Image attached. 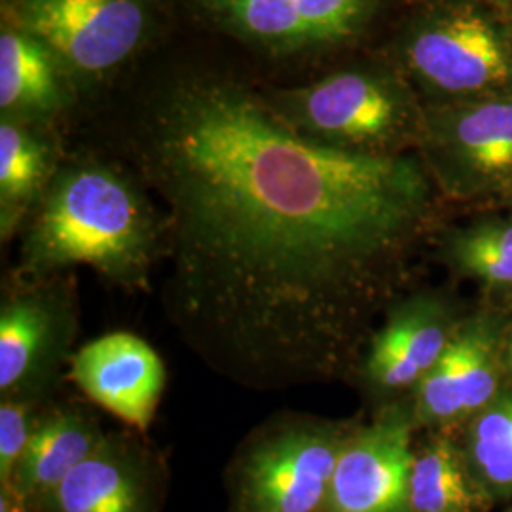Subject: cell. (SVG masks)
Wrapping results in <instances>:
<instances>
[{
  "label": "cell",
  "mask_w": 512,
  "mask_h": 512,
  "mask_svg": "<svg viewBox=\"0 0 512 512\" xmlns=\"http://www.w3.org/2000/svg\"><path fill=\"white\" fill-rule=\"evenodd\" d=\"M393 57L423 105L512 97V14L478 0H427Z\"/></svg>",
  "instance_id": "obj_3"
},
{
  "label": "cell",
  "mask_w": 512,
  "mask_h": 512,
  "mask_svg": "<svg viewBox=\"0 0 512 512\" xmlns=\"http://www.w3.org/2000/svg\"><path fill=\"white\" fill-rule=\"evenodd\" d=\"M469 459L480 484L495 495H512V389L499 391L476 414Z\"/></svg>",
  "instance_id": "obj_18"
},
{
  "label": "cell",
  "mask_w": 512,
  "mask_h": 512,
  "mask_svg": "<svg viewBox=\"0 0 512 512\" xmlns=\"http://www.w3.org/2000/svg\"><path fill=\"white\" fill-rule=\"evenodd\" d=\"M478 2L494 6V8L501 10V12H509V14L512 12V0H478Z\"/></svg>",
  "instance_id": "obj_23"
},
{
  "label": "cell",
  "mask_w": 512,
  "mask_h": 512,
  "mask_svg": "<svg viewBox=\"0 0 512 512\" xmlns=\"http://www.w3.org/2000/svg\"><path fill=\"white\" fill-rule=\"evenodd\" d=\"M92 423L74 412H59L42 421L19 459L8 486L19 501L46 499L101 444Z\"/></svg>",
  "instance_id": "obj_14"
},
{
  "label": "cell",
  "mask_w": 512,
  "mask_h": 512,
  "mask_svg": "<svg viewBox=\"0 0 512 512\" xmlns=\"http://www.w3.org/2000/svg\"><path fill=\"white\" fill-rule=\"evenodd\" d=\"M509 366H511V370H512V340H511V346H509Z\"/></svg>",
  "instance_id": "obj_24"
},
{
  "label": "cell",
  "mask_w": 512,
  "mask_h": 512,
  "mask_svg": "<svg viewBox=\"0 0 512 512\" xmlns=\"http://www.w3.org/2000/svg\"><path fill=\"white\" fill-rule=\"evenodd\" d=\"M54 148L31 122L2 116L0 122V228L10 236L19 220L55 177Z\"/></svg>",
  "instance_id": "obj_15"
},
{
  "label": "cell",
  "mask_w": 512,
  "mask_h": 512,
  "mask_svg": "<svg viewBox=\"0 0 512 512\" xmlns=\"http://www.w3.org/2000/svg\"><path fill=\"white\" fill-rule=\"evenodd\" d=\"M482 484L452 440H431L414 458L410 512H476L484 503Z\"/></svg>",
  "instance_id": "obj_16"
},
{
  "label": "cell",
  "mask_w": 512,
  "mask_h": 512,
  "mask_svg": "<svg viewBox=\"0 0 512 512\" xmlns=\"http://www.w3.org/2000/svg\"><path fill=\"white\" fill-rule=\"evenodd\" d=\"M135 160L164 202L171 323L205 365L262 391L342 370L433 209L421 158L319 145L220 80L165 92Z\"/></svg>",
  "instance_id": "obj_1"
},
{
  "label": "cell",
  "mask_w": 512,
  "mask_h": 512,
  "mask_svg": "<svg viewBox=\"0 0 512 512\" xmlns=\"http://www.w3.org/2000/svg\"><path fill=\"white\" fill-rule=\"evenodd\" d=\"M509 200H511V207H512V194L509 196Z\"/></svg>",
  "instance_id": "obj_25"
},
{
  "label": "cell",
  "mask_w": 512,
  "mask_h": 512,
  "mask_svg": "<svg viewBox=\"0 0 512 512\" xmlns=\"http://www.w3.org/2000/svg\"><path fill=\"white\" fill-rule=\"evenodd\" d=\"M73 78L33 35L2 19L0 109L23 122L44 120L73 101Z\"/></svg>",
  "instance_id": "obj_12"
},
{
  "label": "cell",
  "mask_w": 512,
  "mask_h": 512,
  "mask_svg": "<svg viewBox=\"0 0 512 512\" xmlns=\"http://www.w3.org/2000/svg\"><path fill=\"white\" fill-rule=\"evenodd\" d=\"M33 435L29 408L16 401H4L0 406V478L2 488L12 484L29 439Z\"/></svg>",
  "instance_id": "obj_22"
},
{
  "label": "cell",
  "mask_w": 512,
  "mask_h": 512,
  "mask_svg": "<svg viewBox=\"0 0 512 512\" xmlns=\"http://www.w3.org/2000/svg\"><path fill=\"white\" fill-rule=\"evenodd\" d=\"M463 368V408L465 414L480 412L499 393L497 336L490 321H471L456 330Z\"/></svg>",
  "instance_id": "obj_20"
},
{
  "label": "cell",
  "mask_w": 512,
  "mask_h": 512,
  "mask_svg": "<svg viewBox=\"0 0 512 512\" xmlns=\"http://www.w3.org/2000/svg\"><path fill=\"white\" fill-rule=\"evenodd\" d=\"M52 313L38 298H16L0 313V389L12 391L37 368L52 338Z\"/></svg>",
  "instance_id": "obj_17"
},
{
  "label": "cell",
  "mask_w": 512,
  "mask_h": 512,
  "mask_svg": "<svg viewBox=\"0 0 512 512\" xmlns=\"http://www.w3.org/2000/svg\"><path fill=\"white\" fill-rule=\"evenodd\" d=\"M232 35L277 54L342 46L359 37L380 0H198Z\"/></svg>",
  "instance_id": "obj_8"
},
{
  "label": "cell",
  "mask_w": 512,
  "mask_h": 512,
  "mask_svg": "<svg viewBox=\"0 0 512 512\" xmlns=\"http://www.w3.org/2000/svg\"><path fill=\"white\" fill-rule=\"evenodd\" d=\"M511 14H512V12H511Z\"/></svg>",
  "instance_id": "obj_26"
},
{
  "label": "cell",
  "mask_w": 512,
  "mask_h": 512,
  "mask_svg": "<svg viewBox=\"0 0 512 512\" xmlns=\"http://www.w3.org/2000/svg\"><path fill=\"white\" fill-rule=\"evenodd\" d=\"M44 503L48 512H147L145 475L126 444L103 439Z\"/></svg>",
  "instance_id": "obj_13"
},
{
  "label": "cell",
  "mask_w": 512,
  "mask_h": 512,
  "mask_svg": "<svg viewBox=\"0 0 512 512\" xmlns=\"http://www.w3.org/2000/svg\"><path fill=\"white\" fill-rule=\"evenodd\" d=\"M416 454L412 427L389 414L348 437L336 461L329 503L334 512H410Z\"/></svg>",
  "instance_id": "obj_9"
},
{
  "label": "cell",
  "mask_w": 512,
  "mask_h": 512,
  "mask_svg": "<svg viewBox=\"0 0 512 512\" xmlns=\"http://www.w3.org/2000/svg\"><path fill=\"white\" fill-rule=\"evenodd\" d=\"M458 330V329H456ZM465 414L461 346L454 332L448 348L418 384L416 418L423 423H444Z\"/></svg>",
  "instance_id": "obj_21"
},
{
  "label": "cell",
  "mask_w": 512,
  "mask_h": 512,
  "mask_svg": "<svg viewBox=\"0 0 512 512\" xmlns=\"http://www.w3.org/2000/svg\"><path fill=\"white\" fill-rule=\"evenodd\" d=\"M2 19L40 40L78 84L99 82L145 44L150 0H4Z\"/></svg>",
  "instance_id": "obj_6"
},
{
  "label": "cell",
  "mask_w": 512,
  "mask_h": 512,
  "mask_svg": "<svg viewBox=\"0 0 512 512\" xmlns=\"http://www.w3.org/2000/svg\"><path fill=\"white\" fill-rule=\"evenodd\" d=\"M450 260L490 285H512V215L471 222L448 238Z\"/></svg>",
  "instance_id": "obj_19"
},
{
  "label": "cell",
  "mask_w": 512,
  "mask_h": 512,
  "mask_svg": "<svg viewBox=\"0 0 512 512\" xmlns=\"http://www.w3.org/2000/svg\"><path fill=\"white\" fill-rule=\"evenodd\" d=\"M298 135L361 154L418 145L423 103L397 67H351L264 97Z\"/></svg>",
  "instance_id": "obj_4"
},
{
  "label": "cell",
  "mask_w": 512,
  "mask_h": 512,
  "mask_svg": "<svg viewBox=\"0 0 512 512\" xmlns=\"http://www.w3.org/2000/svg\"><path fill=\"white\" fill-rule=\"evenodd\" d=\"M456 329L435 300L416 298L389 315L366 357L370 380L385 389L420 384L437 365Z\"/></svg>",
  "instance_id": "obj_11"
},
{
  "label": "cell",
  "mask_w": 512,
  "mask_h": 512,
  "mask_svg": "<svg viewBox=\"0 0 512 512\" xmlns=\"http://www.w3.org/2000/svg\"><path fill=\"white\" fill-rule=\"evenodd\" d=\"M418 148L454 200L512 194V97L423 105Z\"/></svg>",
  "instance_id": "obj_5"
},
{
  "label": "cell",
  "mask_w": 512,
  "mask_h": 512,
  "mask_svg": "<svg viewBox=\"0 0 512 512\" xmlns=\"http://www.w3.org/2000/svg\"><path fill=\"white\" fill-rule=\"evenodd\" d=\"M346 439L329 425H291L260 440L241 465V511H319Z\"/></svg>",
  "instance_id": "obj_7"
},
{
  "label": "cell",
  "mask_w": 512,
  "mask_h": 512,
  "mask_svg": "<svg viewBox=\"0 0 512 512\" xmlns=\"http://www.w3.org/2000/svg\"><path fill=\"white\" fill-rule=\"evenodd\" d=\"M71 378L93 403L137 429H147L164 393L165 368L145 340L112 332L74 355Z\"/></svg>",
  "instance_id": "obj_10"
},
{
  "label": "cell",
  "mask_w": 512,
  "mask_h": 512,
  "mask_svg": "<svg viewBox=\"0 0 512 512\" xmlns=\"http://www.w3.org/2000/svg\"><path fill=\"white\" fill-rule=\"evenodd\" d=\"M162 241L139 186L103 164H76L54 177L23 247V268L46 274L86 264L122 285L147 279Z\"/></svg>",
  "instance_id": "obj_2"
}]
</instances>
